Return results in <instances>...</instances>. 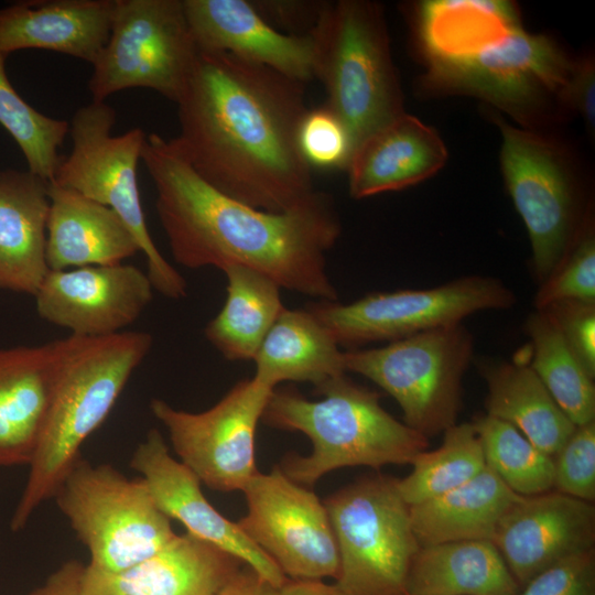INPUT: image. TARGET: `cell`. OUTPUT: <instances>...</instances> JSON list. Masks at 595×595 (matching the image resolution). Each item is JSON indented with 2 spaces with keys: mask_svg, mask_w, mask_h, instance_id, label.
Returning <instances> with one entry per match:
<instances>
[{
  "mask_svg": "<svg viewBox=\"0 0 595 595\" xmlns=\"http://www.w3.org/2000/svg\"><path fill=\"white\" fill-rule=\"evenodd\" d=\"M280 595H347L336 584H326L322 580L291 581L280 588Z\"/></svg>",
  "mask_w": 595,
  "mask_h": 595,
  "instance_id": "44",
  "label": "cell"
},
{
  "mask_svg": "<svg viewBox=\"0 0 595 595\" xmlns=\"http://www.w3.org/2000/svg\"><path fill=\"white\" fill-rule=\"evenodd\" d=\"M479 372L487 385L488 415L510 423L539 450L554 457L576 425L555 403L529 360L482 359Z\"/></svg>",
  "mask_w": 595,
  "mask_h": 595,
  "instance_id": "28",
  "label": "cell"
},
{
  "mask_svg": "<svg viewBox=\"0 0 595 595\" xmlns=\"http://www.w3.org/2000/svg\"><path fill=\"white\" fill-rule=\"evenodd\" d=\"M491 541L522 588L556 563L595 550V507L554 489L522 496L504 515Z\"/></svg>",
  "mask_w": 595,
  "mask_h": 595,
  "instance_id": "18",
  "label": "cell"
},
{
  "mask_svg": "<svg viewBox=\"0 0 595 595\" xmlns=\"http://www.w3.org/2000/svg\"><path fill=\"white\" fill-rule=\"evenodd\" d=\"M316 392L323 396L321 400L275 388L262 415L269 426L301 432L311 440V454H289L280 465L302 486H311L338 468L411 464L429 446L425 435L382 408L380 394L346 375L327 381Z\"/></svg>",
  "mask_w": 595,
  "mask_h": 595,
  "instance_id": "4",
  "label": "cell"
},
{
  "mask_svg": "<svg viewBox=\"0 0 595 595\" xmlns=\"http://www.w3.org/2000/svg\"><path fill=\"white\" fill-rule=\"evenodd\" d=\"M324 505L339 558L335 584L347 595H404L421 545L398 479L363 477L328 496Z\"/></svg>",
  "mask_w": 595,
  "mask_h": 595,
  "instance_id": "8",
  "label": "cell"
},
{
  "mask_svg": "<svg viewBox=\"0 0 595 595\" xmlns=\"http://www.w3.org/2000/svg\"><path fill=\"white\" fill-rule=\"evenodd\" d=\"M273 390L252 377L202 412L178 410L156 398L150 409L166 429L178 461L202 484L221 493L241 491L258 473L256 432Z\"/></svg>",
  "mask_w": 595,
  "mask_h": 595,
  "instance_id": "14",
  "label": "cell"
},
{
  "mask_svg": "<svg viewBox=\"0 0 595 595\" xmlns=\"http://www.w3.org/2000/svg\"><path fill=\"white\" fill-rule=\"evenodd\" d=\"M50 182L28 171H0V289L35 295L48 272Z\"/></svg>",
  "mask_w": 595,
  "mask_h": 595,
  "instance_id": "25",
  "label": "cell"
},
{
  "mask_svg": "<svg viewBox=\"0 0 595 595\" xmlns=\"http://www.w3.org/2000/svg\"><path fill=\"white\" fill-rule=\"evenodd\" d=\"M247 515L240 529L291 581L336 580L338 550L326 507L275 466L257 473L241 490Z\"/></svg>",
  "mask_w": 595,
  "mask_h": 595,
  "instance_id": "15",
  "label": "cell"
},
{
  "mask_svg": "<svg viewBox=\"0 0 595 595\" xmlns=\"http://www.w3.org/2000/svg\"><path fill=\"white\" fill-rule=\"evenodd\" d=\"M479 435L486 466L520 496L553 489V457L539 450L508 422L478 415L472 422Z\"/></svg>",
  "mask_w": 595,
  "mask_h": 595,
  "instance_id": "34",
  "label": "cell"
},
{
  "mask_svg": "<svg viewBox=\"0 0 595 595\" xmlns=\"http://www.w3.org/2000/svg\"><path fill=\"white\" fill-rule=\"evenodd\" d=\"M446 160L439 133L403 112L356 147L347 166L349 194L360 199L402 190L434 175Z\"/></svg>",
  "mask_w": 595,
  "mask_h": 595,
  "instance_id": "23",
  "label": "cell"
},
{
  "mask_svg": "<svg viewBox=\"0 0 595 595\" xmlns=\"http://www.w3.org/2000/svg\"><path fill=\"white\" fill-rule=\"evenodd\" d=\"M130 467L147 483L155 502L186 532L234 555L261 578L281 588L289 578L238 526L224 517L204 496L202 483L171 455L158 429H151L134 448Z\"/></svg>",
  "mask_w": 595,
  "mask_h": 595,
  "instance_id": "17",
  "label": "cell"
},
{
  "mask_svg": "<svg viewBox=\"0 0 595 595\" xmlns=\"http://www.w3.org/2000/svg\"><path fill=\"white\" fill-rule=\"evenodd\" d=\"M518 595H595V550L544 570L529 581Z\"/></svg>",
  "mask_w": 595,
  "mask_h": 595,
  "instance_id": "40",
  "label": "cell"
},
{
  "mask_svg": "<svg viewBox=\"0 0 595 595\" xmlns=\"http://www.w3.org/2000/svg\"><path fill=\"white\" fill-rule=\"evenodd\" d=\"M215 595H280V588L246 565Z\"/></svg>",
  "mask_w": 595,
  "mask_h": 595,
  "instance_id": "43",
  "label": "cell"
},
{
  "mask_svg": "<svg viewBox=\"0 0 595 595\" xmlns=\"http://www.w3.org/2000/svg\"><path fill=\"white\" fill-rule=\"evenodd\" d=\"M225 273L226 299L205 327L207 340L227 360H253L285 306L281 288L266 274L241 266Z\"/></svg>",
  "mask_w": 595,
  "mask_h": 595,
  "instance_id": "31",
  "label": "cell"
},
{
  "mask_svg": "<svg viewBox=\"0 0 595 595\" xmlns=\"http://www.w3.org/2000/svg\"><path fill=\"white\" fill-rule=\"evenodd\" d=\"M411 464V473L398 479L399 491L409 506L448 493L486 467L482 442L472 422L448 428L440 447L421 452Z\"/></svg>",
  "mask_w": 595,
  "mask_h": 595,
  "instance_id": "33",
  "label": "cell"
},
{
  "mask_svg": "<svg viewBox=\"0 0 595 595\" xmlns=\"http://www.w3.org/2000/svg\"><path fill=\"white\" fill-rule=\"evenodd\" d=\"M6 57L0 52V123L20 147L29 171L51 182L63 159L58 149L69 123L43 115L18 94L7 76Z\"/></svg>",
  "mask_w": 595,
  "mask_h": 595,
  "instance_id": "35",
  "label": "cell"
},
{
  "mask_svg": "<svg viewBox=\"0 0 595 595\" xmlns=\"http://www.w3.org/2000/svg\"><path fill=\"white\" fill-rule=\"evenodd\" d=\"M53 499L87 548V565L99 571L130 567L177 536L144 479L128 478L110 464L80 457Z\"/></svg>",
  "mask_w": 595,
  "mask_h": 595,
  "instance_id": "6",
  "label": "cell"
},
{
  "mask_svg": "<svg viewBox=\"0 0 595 595\" xmlns=\"http://www.w3.org/2000/svg\"><path fill=\"white\" fill-rule=\"evenodd\" d=\"M115 122L116 112L105 101L93 100L77 109L69 125L71 153L51 182L113 209L145 257L153 289L169 299L184 298L186 282L156 248L142 209L138 163L147 136L140 128L112 136Z\"/></svg>",
  "mask_w": 595,
  "mask_h": 595,
  "instance_id": "7",
  "label": "cell"
},
{
  "mask_svg": "<svg viewBox=\"0 0 595 595\" xmlns=\"http://www.w3.org/2000/svg\"><path fill=\"white\" fill-rule=\"evenodd\" d=\"M404 595H410V594H407V593H405Z\"/></svg>",
  "mask_w": 595,
  "mask_h": 595,
  "instance_id": "45",
  "label": "cell"
},
{
  "mask_svg": "<svg viewBox=\"0 0 595 595\" xmlns=\"http://www.w3.org/2000/svg\"><path fill=\"white\" fill-rule=\"evenodd\" d=\"M153 290L147 272L116 263L48 270L34 296L42 320L71 335L105 337L131 325Z\"/></svg>",
  "mask_w": 595,
  "mask_h": 595,
  "instance_id": "16",
  "label": "cell"
},
{
  "mask_svg": "<svg viewBox=\"0 0 595 595\" xmlns=\"http://www.w3.org/2000/svg\"><path fill=\"white\" fill-rule=\"evenodd\" d=\"M310 33L326 105L346 125L356 149L404 112L382 10L364 0L325 4Z\"/></svg>",
  "mask_w": 595,
  "mask_h": 595,
  "instance_id": "5",
  "label": "cell"
},
{
  "mask_svg": "<svg viewBox=\"0 0 595 595\" xmlns=\"http://www.w3.org/2000/svg\"><path fill=\"white\" fill-rule=\"evenodd\" d=\"M562 301L595 303V236L589 218L583 223L562 261L542 282L534 305L543 310Z\"/></svg>",
  "mask_w": 595,
  "mask_h": 595,
  "instance_id": "36",
  "label": "cell"
},
{
  "mask_svg": "<svg viewBox=\"0 0 595 595\" xmlns=\"http://www.w3.org/2000/svg\"><path fill=\"white\" fill-rule=\"evenodd\" d=\"M522 496L489 468L462 486L410 506L420 545L463 540H491L501 518Z\"/></svg>",
  "mask_w": 595,
  "mask_h": 595,
  "instance_id": "30",
  "label": "cell"
},
{
  "mask_svg": "<svg viewBox=\"0 0 595 595\" xmlns=\"http://www.w3.org/2000/svg\"><path fill=\"white\" fill-rule=\"evenodd\" d=\"M197 55L183 0H115L108 41L91 64V98L140 87L176 104Z\"/></svg>",
  "mask_w": 595,
  "mask_h": 595,
  "instance_id": "11",
  "label": "cell"
},
{
  "mask_svg": "<svg viewBox=\"0 0 595 595\" xmlns=\"http://www.w3.org/2000/svg\"><path fill=\"white\" fill-rule=\"evenodd\" d=\"M472 356V334L459 323L382 347L346 350L344 363L346 372L361 375L389 393L404 423L428 437L456 424Z\"/></svg>",
  "mask_w": 595,
  "mask_h": 595,
  "instance_id": "10",
  "label": "cell"
},
{
  "mask_svg": "<svg viewBox=\"0 0 595 595\" xmlns=\"http://www.w3.org/2000/svg\"><path fill=\"white\" fill-rule=\"evenodd\" d=\"M48 197V270L116 264L140 252L134 236L113 209L53 182Z\"/></svg>",
  "mask_w": 595,
  "mask_h": 595,
  "instance_id": "24",
  "label": "cell"
},
{
  "mask_svg": "<svg viewBox=\"0 0 595 595\" xmlns=\"http://www.w3.org/2000/svg\"><path fill=\"white\" fill-rule=\"evenodd\" d=\"M498 127L505 183L527 228L534 271L543 282L562 261L584 223L577 219L575 180L564 153L547 137L501 119Z\"/></svg>",
  "mask_w": 595,
  "mask_h": 595,
  "instance_id": "13",
  "label": "cell"
},
{
  "mask_svg": "<svg viewBox=\"0 0 595 595\" xmlns=\"http://www.w3.org/2000/svg\"><path fill=\"white\" fill-rule=\"evenodd\" d=\"M176 105L177 145L221 193L284 212L317 192L298 143L304 83L229 53L198 51Z\"/></svg>",
  "mask_w": 595,
  "mask_h": 595,
  "instance_id": "1",
  "label": "cell"
},
{
  "mask_svg": "<svg viewBox=\"0 0 595 595\" xmlns=\"http://www.w3.org/2000/svg\"><path fill=\"white\" fill-rule=\"evenodd\" d=\"M515 302L499 279L468 275L431 289L371 293L351 303L317 301L306 309L340 347H357L459 324L470 314L506 310Z\"/></svg>",
  "mask_w": 595,
  "mask_h": 595,
  "instance_id": "12",
  "label": "cell"
},
{
  "mask_svg": "<svg viewBox=\"0 0 595 595\" xmlns=\"http://www.w3.org/2000/svg\"><path fill=\"white\" fill-rule=\"evenodd\" d=\"M58 376L55 340L0 348V467L29 465Z\"/></svg>",
  "mask_w": 595,
  "mask_h": 595,
  "instance_id": "21",
  "label": "cell"
},
{
  "mask_svg": "<svg viewBox=\"0 0 595 595\" xmlns=\"http://www.w3.org/2000/svg\"><path fill=\"white\" fill-rule=\"evenodd\" d=\"M141 160L156 190L155 207L174 260L190 269L257 270L281 289L337 301L326 255L340 236L333 201L316 192L284 212L237 201L201 177L174 138L145 137Z\"/></svg>",
  "mask_w": 595,
  "mask_h": 595,
  "instance_id": "2",
  "label": "cell"
},
{
  "mask_svg": "<svg viewBox=\"0 0 595 595\" xmlns=\"http://www.w3.org/2000/svg\"><path fill=\"white\" fill-rule=\"evenodd\" d=\"M85 565L77 560L64 562L54 571L43 585L29 595H84L82 577Z\"/></svg>",
  "mask_w": 595,
  "mask_h": 595,
  "instance_id": "42",
  "label": "cell"
},
{
  "mask_svg": "<svg viewBox=\"0 0 595 595\" xmlns=\"http://www.w3.org/2000/svg\"><path fill=\"white\" fill-rule=\"evenodd\" d=\"M543 311L586 372L595 378V303L562 301Z\"/></svg>",
  "mask_w": 595,
  "mask_h": 595,
  "instance_id": "39",
  "label": "cell"
},
{
  "mask_svg": "<svg viewBox=\"0 0 595 595\" xmlns=\"http://www.w3.org/2000/svg\"><path fill=\"white\" fill-rule=\"evenodd\" d=\"M153 344L147 332L56 339L58 376L28 479L11 517L21 531L82 457L80 447L106 420Z\"/></svg>",
  "mask_w": 595,
  "mask_h": 595,
  "instance_id": "3",
  "label": "cell"
},
{
  "mask_svg": "<svg viewBox=\"0 0 595 595\" xmlns=\"http://www.w3.org/2000/svg\"><path fill=\"white\" fill-rule=\"evenodd\" d=\"M244 563L185 532L148 559L118 572L85 565L84 595H215Z\"/></svg>",
  "mask_w": 595,
  "mask_h": 595,
  "instance_id": "20",
  "label": "cell"
},
{
  "mask_svg": "<svg viewBox=\"0 0 595 595\" xmlns=\"http://www.w3.org/2000/svg\"><path fill=\"white\" fill-rule=\"evenodd\" d=\"M520 589L491 540L421 545L405 585L410 595H518Z\"/></svg>",
  "mask_w": 595,
  "mask_h": 595,
  "instance_id": "29",
  "label": "cell"
},
{
  "mask_svg": "<svg viewBox=\"0 0 595 595\" xmlns=\"http://www.w3.org/2000/svg\"><path fill=\"white\" fill-rule=\"evenodd\" d=\"M566 108L577 111L588 128L595 121V69L591 58L574 61L565 93Z\"/></svg>",
  "mask_w": 595,
  "mask_h": 595,
  "instance_id": "41",
  "label": "cell"
},
{
  "mask_svg": "<svg viewBox=\"0 0 595 595\" xmlns=\"http://www.w3.org/2000/svg\"><path fill=\"white\" fill-rule=\"evenodd\" d=\"M115 0L21 1L0 9V52L41 48L90 64L108 41Z\"/></svg>",
  "mask_w": 595,
  "mask_h": 595,
  "instance_id": "22",
  "label": "cell"
},
{
  "mask_svg": "<svg viewBox=\"0 0 595 595\" xmlns=\"http://www.w3.org/2000/svg\"><path fill=\"white\" fill-rule=\"evenodd\" d=\"M573 65L548 35L521 28L472 57L429 63L424 83L434 91L480 98L534 130L566 108Z\"/></svg>",
  "mask_w": 595,
  "mask_h": 595,
  "instance_id": "9",
  "label": "cell"
},
{
  "mask_svg": "<svg viewBox=\"0 0 595 595\" xmlns=\"http://www.w3.org/2000/svg\"><path fill=\"white\" fill-rule=\"evenodd\" d=\"M298 143L310 167L325 170L347 167L355 151L348 128L327 105L306 110Z\"/></svg>",
  "mask_w": 595,
  "mask_h": 595,
  "instance_id": "37",
  "label": "cell"
},
{
  "mask_svg": "<svg viewBox=\"0 0 595 595\" xmlns=\"http://www.w3.org/2000/svg\"><path fill=\"white\" fill-rule=\"evenodd\" d=\"M553 461V489L593 502L595 500V421L576 426Z\"/></svg>",
  "mask_w": 595,
  "mask_h": 595,
  "instance_id": "38",
  "label": "cell"
},
{
  "mask_svg": "<svg viewBox=\"0 0 595 595\" xmlns=\"http://www.w3.org/2000/svg\"><path fill=\"white\" fill-rule=\"evenodd\" d=\"M252 361L253 378L272 389L284 381L310 382L318 388L346 375L344 351L306 307H285Z\"/></svg>",
  "mask_w": 595,
  "mask_h": 595,
  "instance_id": "27",
  "label": "cell"
},
{
  "mask_svg": "<svg viewBox=\"0 0 595 595\" xmlns=\"http://www.w3.org/2000/svg\"><path fill=\"white\" fill-rule=\"evenodd\" d=\"M521 28L509 1L430 0L415 12L418 41L429 63L472 57Z\"/></svg>",
  "mask_w": 595,
  "mask_h": 595,
  "instance_id": "26",
  "label": "cell"
},
{
  "mask_svg": "<svg viewBox=\"0 0 595 595\" xmlns=\"http://www.w3.org/2000/svg\"><path fill=\"white\" fill-rule=\"evenodd\" d=\"M201 52H225L306 83L315 77V43L307 34H285L246 0H183Z\"/></svg>",
  "mask_w": 595,
  "mask_h": 595,
  "instance_id": "19",
  "label": "cell"
},
{
  "mask_svg": "<svg viewBox=\"0 0 595 595\" xmlns=\"http://www.w3.org/2000/svg\"><path fill=\"white\" fill-rule=\"evenodd\" d=\"M526 332L531 340L529 364L559 408L576 426L595 421L594 379L553 322L537 310L528 316Z\"/></svg>",
  "mask_w": 595,
  "mask_h": 595,
  "instance_id": "32",
  "label": "cell"
}]
</instances>
